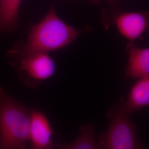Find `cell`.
<instances>
[{
    "label": "cell",
    "instance_id": "cell-4",
    "mask_svg": "<svg viewBox=\"0 0 149 149\" xmlns=\"http://www.w3.org/2000/svg\"><path fill=\"white\" fill-rule=\"evenodd\" d=\"M19 68L22 80L32 87L52 77L56 65L49 54L36 53L21 59Z\"/></svg>",
    "mask_w": 149,
    "mask_h": 149
},
{
    "label": "cell",
    "instance_id": "cell-5",
    "mask_svg": "<svg viewBox=\"0 0 149 149\" xmlns=\"http://www.w3.org/2000/svg\"><path fill=\"white\" fill-rule=\"evenodd\" d=\"M103 24L114 25L123 37L133 42L149 29V12H118Z\"/></svg>",
    "mask_w": 149,
    "mask_h": 149
},
{
    "label": "cell",
    "instance_id": "cell-9",
    "mask_svg": "<svg viewBox=\"0 0 149 149\" xmlns=\"http://www.w3.org/2000/svg\"><path fill=\"white\" fill-rule=\"evenodd\" d=\"M22 0H0V33L12 32L17 27Z\"/></svg>",
    "mask_w": 149,
    "mask_h": 149
},
{
    "label": "cell",
    "instance_id": "cell-3",
    "mask_svg": "<svg viewBox=\"0 0 149 149\" xmlns=\"http://www.w3.org/2000/svg\"><path fill=\"white\" fill-rule=\"evenodd\" d=\"M109 125L97 138V149H144L139 139L137 127L130 119L121 102L108 111Z\"/></svg>",
    "mask_w": 149,
    "mask_h": 149
},
{
    "label": "cell",
    "instance_id": "cell-1",
    "mask_svg": "<svg viewBox=\"0 0 149 149\" xmlns=\"http://www.w3.org/2000/svg\"><path fill=\"white\" fill-rule=\"evenodd\" d=\"M83 32L64 22L53 6L37 24L32 26L19 50L21 59L36 53H49L72 43Z\"/></svg>",
    "mask_w": 149,
    "mask_h": 149
},
{
    "label": "cell",
    "instance_id": "cell-11",
    "mask_svg": "<svg viewBox=\"0 0 149 149\" xmlns=\"http://www.w3.org/2000/svg\"><path fill=\"white\" fill-rule=\"evenodd\" d=\"M109 1H111V0H109Z\"/></svg>",
    "mask_w": 149,
    "mask_h": 149
},
{
    "label": "cell",
    "instance_id": "cell-10",
    "mask_svg": "<svg viewBox=\"0 0 149 149\" xmlns=\"http://www.w3.org/2000/svg\"><path fill=\"white\" fill-rule=\"evenodd\" d=\"M58 149H97L95 137L94 127L86 124L80 128V132L76 139L71 143L55 144Z\"/></svg>",
    "mask_w": 149,
    "mask_h": 149
},
{
    "label": "cell",
    "instance_id": "cell-6",
    "mask_svg": "<svg viewBox=\"0 0 149 149\" xmlns=\"http://www.w3.org/2000/svg\"><path fill=\"white\" fill-rule=\"evenodd\" d=\"M53 130L48 118L37 109H31L29 143L33 149H53Z\"/></svg>",
    "mask_w": 149,
    "mask_h": 149
},
{
    "label": "cell",
    "instance_id": "cell-2",
    "mask_svg": "<svg viewBox=\"0 0 149 149\" xmlns=\"http://www.w3.org/2000/svg\"><path fill=\"white\" fill-rule=\"evenodd\" d=\"M31 109L7 95L0 86V149H26Z\"/></svg>",
    "mask_w": 149,
    "mask_h": 149
},
{
    "label": "cell",
    "instance_id": "cell-7",
    "mask_svg": "<svg viewBox=\"0 0 149 149\" xmlns=\"http://www.w3.org/2000/svg\"><path fill=\"white\" fill-rule=\"evenodd\" d=\"M128 63L125 74L127 77L140 79L149 76V48H139L133 42L126 47Z\"/></svg>",
    "mask_w": 149,
    "mask_h": 149
},
{
    "label": "cell",
    "instance_id": "cell-8",
    "mask_svg": "<svg viewBox=\"0 0 149 149\" xmlns=\"http://www.w3.org/2000/svg\"><path fill=\"white\" fill-rule=\"evenodd\" d=\"M138 79L130 89L126 100L120 101L129 116L149 106V76Z\"/></svg>",
    "mask_w": 149,
    "mask_h": 149
}]
</instances>
